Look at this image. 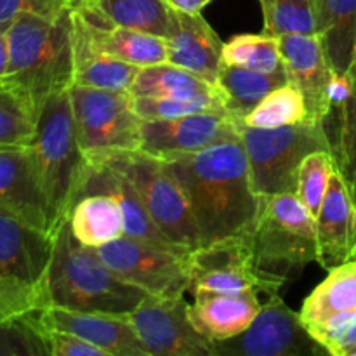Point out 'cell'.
Listing matches in <instances>:
<instances>
[{
  "instance_id": "6da1fadb",
  "label": "cell",
  "mask_w": 356,
  "mask_h": 356,
  "mask_svg": "<svg viewBox=\"0 0 356 356\" xmlns=\"http://www.w3.org/2000/svg\"><path fill=\"white\" fill-rule=\"evenodd\" d=\"M181 184L200 245L249 232L259 209L242 141L162 156Z\"/></svg>"
},
{
  "instance_id": "7a4b0ae2",
  "label": "cell",
  "mask_w": 356,
  "mask_h": 356,
  "mask_svg": "<svg viewBox=\"0 0 356 356\" xmlns=\"http://www.w3.org/2000/svg\"><path fill=\"white\" fill-rule=\"evenodd\" d=\"M44 287L47 306L115 315H131L152 296L115 273L96 250L76 242L68 218L54 233Z\"/></svg>"
},
{
  "instance_id": "3957f363",
  "label": "cell",
  "mask_w": 356,
  "mask_h": 356,
  "mask_svg": "<svg viewBox=\"0 0 356 356\" xmlns=\"http://www.w3.org/2000/svg\"><path fill=\"white\" fill-rule=\"evenodd\" d=\"M3 79L28 97L37 115L51 96L73 86L72 9L58 16L21 14L7 30Z\"/></svg>"
},
{
  "instance_id": "277c9868",
  "label": "cell",
  "mask_w": 356,
  "mask_h": 356,
  "mask_svg": "<svg viewBox=\"0 0 356 356\" xmlns=\"http://www.w3.org/2000/svg\"><path fill=\"white\" fill-rule=\"evenodd\" d=\"M30 149L56 233L70 216L89 172V160L79 143L68 90L54 94L42 104Z\"/></svg>"
},
{
  "instance_id": "5b68a950",
  "label": "cell",
  "mask_w": 356,
  "mask_h": 356,
  "mask_svg": "<svg viewBox=\"0 0 356 356\" xmlns=\"http://www.w3.org/2000/svg\"><path fill=\"white\" fill-rule=\"evenodd\" d=\"M249 236L257 273L277 291L318 261L316 219L296 195L259 197Z\"/></svg>"
},
{
  "instance_id": "8992f818",
  "label": "cell",
  "mask_w": 356,
  "mask_h": 356,
  "mask_svg": "<svg viewBox=\"0 0 356 356\" xmlns=\"http://www.w3.org/2000/svg\"><path fill=\"white\" fill-rule=\"evenodd\" d=\"M90 165L113 169L127 177L163 235L186 250L200 245V235L184 191L165 160L145 149H106L86 155Z\"/></svg>"
},
{
  "instance_id": "52a82bcc",
  "label": "cell",
  "mask_w": 356,
  "mask_h": 356,
  "mask_svg": "<svg viewBox=\"0 0 356 356\" xmlns=\"http://www.w3.org/2000/svg\"><path fill=\"white\" fill-rule=\"evenodd\" d=\"M240 139L249 160L250 179L257 197L296 195L302 160L313 152H330L323 122L259 129L240 122Z\"/></svg>"
},
{
  "instance_id": "ba28073f",
  "label": "cell",
  "mask_w": 356,
  "mask_h": 356,
  "mask_svg": "<svg viewBox=\"0 0 356 356\" xmlns=\"http://www.w3.org/2000/svg\"><path fill=\"white\" fill-rule=\"evenodd\" d=\"M76 136L83 153L141 148V118L132 108L131 92L70 87Z\"/></svg>"
},
{
  "instance_id": "9c48e42d",
  "label": "cell",
  "mask_w": 356,
  "mask_h": 356,
  "mask_svg": "<svg viewBox=\"0 0 356 356\" xmlns=\"http://www.w3.org/2000/svg\"><path fill=\"white\" fill-rule=\"evenodd\" d=\"M94 250L115 273L148 294L183 298L190 291L191 250L165 249L125 235Z\"/></svg>"
},
{
  "instance_id": "30bf717a",
  "label": "cell",
  "mask_w": 356,
  "mask_h": 356,
  "mask_svg": "<svg viewBox=\"0 0 356 356\" xmlns=\"http://www.w3.org/2000/svg\"><path fill=\"white\" fill-rule=\"evenodd\" d=\"M216 356H316L329 351L309 334L301 318L273 292L256 318L238 336L216 343Z\"/></svg>"
},
{
  "instance_id": "8fae6325",
  "label": "cell",
  "mask_w": 356,
  "mask_h": 356,
  "mask_svg": "<svg viewBox=\"0 0 356 356\" xmlns=\"http://www.w3.org/2000/svg\"><path fill=\"white\" fill-rule=\"evenodd\" d=\"M278 292L256 270L249 232L204 243L190 254V292Z\"/></svg>"
},
{
  "instance_id": "7c38bea8",
  "label": "cell",
  "mask_w": 356,
  "mask_h": 356,
  "mask_svg": "<svg viewBox=\"0 0 356 356\" xmlns=\"http://www.w3.org/2000/svg\"><path fill=\"white\" fill-rule=\"evenodd\" d=\"M129 318L148 356H216L214 343L191 323L183 298L148 296Z\"/></svg>"
},
{
  "instance_id": "4fadbf2b",
  "label": "cell",
  "mask_w": 356,
  "mask_h": 356,
  "mask_svg": "<svg viewBox=\"0 0 356 356\" xmlns=\"http://www.w3.org/2000/svg\"><path fill=\"white\" fill-rule=\"evenodd\" d=\"M240 122V118L225 111H204L172 120H143L141 149L167 156L242 141Z\"/></svg>"
},
{
  "instance_id": "5bb4252c",
  "label": "cell",
  "mask_w": 356,
  "mask_h": 356,
  "mask_svg": "<svg viewBox=\"0 0 356 356\" xmlns=\"http://www.w3.org/2000/svg\"><path fill=\"white\" fill-rule=\"evenodd\" d=\"M299 313L309 334L332 355L337 341L356 322V259L329 270Z\"/></svg>"
},
{
  "instance_id": "9a60e30c",
  "label": "cell",
  "mask_w": 356,
  "mask_h": 356,
  "mask_svg": "<svg viewBox=\"0 0 356 356\" xmlns=\"http://www.w3.org/2000/svg\"><path fill=\"white\" fill-rule=\"evenodd\" d=\"M0 211L54 235L30 146H0Z\"/></svg>"
},
{
  "instance_id": "2e32d148",
  "label": "cell",
  "mask_w": 356,
  "mask_h": 356,
  "mask_svg": "<svg viewBox=\"0 0 356 356\" xmlns=\"http://www.w3.org/2000/svg\"><path fill=\"white\" fill-rule=\"evenodd\" d=\"M278 42L289 82L305 97L309 120L323 122L332 110L329 87L336 72L322 38L318 35H285Z\"/></svg>"
},
{
  "instance_id": "e0dca14e",
  "label": "cell",
  "mask_w": 356,
  "mask_h": 356,
  "mask_svg": "<svg viewBox=\"0 0 356 356\" xmlns=\"http://www.w3.org/2000/svg\"><path fill=\"white\" fill-rule=\"evenodd\" d=\"M40 320L45 327L82 337L108 356H148L129 315L45 306L40 309Z\"/></svg>"
},
{
  "instance_id": "ac0fdd59",
  "label": "cell",
  "mask_w": 356,
  "mask_h": 356,
  "mask_svg": "<svg viewBox=\"0 0 356 356\" xmlns=\"http://www.w3.org/2000/svg\"><path fill=\"white\" fill-rule=\"evenodd\" d=\"M54 235L0 211V277L44 285Z\"/></svg>"
},
{
  "instance_id": "d6986e66",
  "label": "cell",
  "mask_w": 356,
  "mask_h": 356,
  "mask_svg": "<svg viewBox=\"0 0 356 356\" xmlns=\"http://www.w3.org/2000/svg\"><path fill=\"white\" fill-rule=\"evenodd\" d=\"M318 261L323 270H332L356 259V204L341 174L334 170L316 216Z\"/></svg>"
},
{
  "instance_id": "ffe728a7",
  "label": "cell",
  "mask_w": 356,
  "mask_h": 356,
  "mask_svg": "<svg viewBox=\"0 0 356 356\" xmlns=\"http://www.w3.org/2000/svg\"><path fill=\"white\" fill-rule=\"evenodd\" d=\"M167 61L218 86L222 65V45L202 13L188 14L172 9V23L165 35Z\"/></svg>"
},
{
  "instance_id": "44dd1931",
  "label": "cell",
  "mask_w": 356,
  "mask_h": 356,
  "mask_svg": "<svg viewBox=\"0 0 356 356\" xmlns=\"http://www.w3.org/2000/svg\"><path fill=\"white\" fill-rule=\"evenodd\" d=\"M190 305L195 329L212 343H221L247 329L261 308L259 292L198 291Z\"/></svg>"
},
{
  "instance_id": "7402d4cb",
  "label": "cell",
  "mask_w": 356,
  "mask_h": 356,
  "mask_svg": "<svg viewBox=\"0 0 356 356\" xmlns=\"http://www.w3.org/2000/svg\"><path fill=\"white\" fill-rule=\"evenodd\" d=\"M73 21V86L129 92L138 66L111 58L101 49L83 16L72 10Z\"/></svg>"
},
{
  "instance_id": "603a6c76",
  "label": "cell",
  "mask_w": 356,
  "mask_h": 356,
  "mask_svg": "<svg viewBox=\"0 0 356 356\" xmlns=\"http://www.w3.org/2000/svg\"><path fill=\"white\" fill-rule=\"evenodd\" d=\"M86 193H104L115 198V202L120 207L122 216H124L125 236L148 242L152 245L165 247V249L186 250L183 247H177L176 243H172L163 235L162 229L156 226V222L149 216L148 209H146L145 202L141 200L136 188L129 183L127 177H124L117 170L89 163V172L83 181L79 198Z\"/></svg>"
},
{
  "instance_id": "cb8c5ba5",
  "label": "cell",
  "mask_w": 356,
  "mask_h": 356,
  "mask_svg": "<svg viewBox=\"0 0 356 356\" xmlns=\"http://www.w3.org/2000/svg\"><path fill=\"white\" fill-rule=\"evenodd\" d=\"M76 13L82 14L97 44L111 58L138 68L167 61L165 38L134 28L117 26L94 7H86Z\"/></svg>"
},
{
  "instance_id": "d4e9b609",
  "label": "cell",
  "mask_w": 356,
  "mask_h": 356,
  "mask_svg": "<svg viewBox=\"0 0 356 356\" xmlns=\"http://www.w3.org/2000/svg\"><path fill=\"white\" fill-rule=\"evenodd\" d=\"M129 92L132 96L219 101L226 108L225 96L218 86L169 61L139 68Z\"/></svg>"
},
{
  "instance_id": "484cf974",
  "label": "cell",
  "mask_w": 356,
  "mask_h": 356,
  "mask_svg": "<svg viewBox=\"0 0 356 356\" xmlns=\"http://www.w3.org/2000/svg\"><path fill=\"white\" fill-rule=\"evenodd\" d=\"M318 37L336 73H350L356 59V0H316Z\"/></svg>"
},
{
  "instance_id": "4316f807",
  "label": "cell",
  "mask_w": 356,
  "mask_h": 356,
  "mask_svg": "<svg viewBox=\"0 0 356 356\" xmlns=\"http://www.w3.org/2000/svg\"><path fill=\"white\" fill-rule=\"evenodd\" d=\"M70 228L76 242L97 249L125 235L120 207L104 193H86L75 202L68 216Z\"/></svg>"
},
{
  "instance_id": "83f0119b",
  "label": "cell",
  "mask_w": 356,
  "mask_h": 356,
  "mask_svg": "<svg viewBox=\"0 0 356 356\" xmlns=\"http://www.w3.org/2000/svg\"><path fill=\"white\" fill-rule=\"evenodd\" d=\"M287 82L289 76L285 65L284 68L273 73H263L226 65L222 61L221 70H219L218 87L225 96L226 111L235 118L243 120L263 101L264 96Z\"/></svg>"
},
{
  "instance_id": "f1b7e54d",
  "label": "cell",
  "mask_w": 356,
  "mask_h": 356,
  "mask_svg": "<svg viewBox=\"0 0 356 356\" xmlns=\"http://www.w3.org/2000/svg\"><path fill=\"white\" fill-rule=\"evenodd\" d=\"M350 73L353 76V90L344 103L330 110L329 117L323 120V127L329 136L336 170L356 204V65Z\"/></svg>"
},
{
  "instance_id": "f546056e",
  "label": "cell",
  "mask_w": 356,
  "mask_h": 356,
  "mask_svg": "<svg viewBox=\"0 0 356 356\" xmlns=\"http://www.w3.org/2000/svg\"><path fill=\"white\" fill-rule=\"evenodd\" d=\"M90 7L117 26L134 28L162 38L172 23V9L163 0H97Z\"/></svg>"
},
{
  "instance_id": "4dcf8cb0",
  "label": "cell",
  "mask_w": 356,
  "mask_h": 356,
  "mask_svg": "<svg viewBox=\"0 0 356 356\" xmlns=\"http://www.w3.org/2000/svg\"><path fill=\"white\" fill-rule=\"evenodd\" d=\"M222 61L254 72L273 73L284 68L280 42L268 33H240L222 45Z\"/></svg>"
},
{
  "instance_id": "1f68e13d",
  "label": "cell",
  "mask_w": 356,
  "mask_h": 356,
  "mask_svg": "<svg viewBox=\"0 0 356 356\" xmlns=\"http://www.w3.org/2000/svg\"><path fill=\"white\" fill-rule=\"evenodd\" d=\"M37 111L28 97L0 79V146H30L37 127Z\"/></svg>"
},
{
  "instance_id": "d6a6232c",
  "label": "cell",
  "mask_w": 356,
  "mask_h": 356,
  "mask_svg": "<svg viewBox=\"0 0 356 356\" xmlns=\"http://www.w3.org/2000/svg\"><path fill=\"white\" fill-rule=\"evenodd\" d=\"M306 120H309V115L305 97L294 83L287 82L264 96L263 101L243 118V124L250 127L275 129Z\"/></svg>"
},
{
  "instance_id": "836d02e7",
  "label": "cell",
  "mask_w": 356,
  "mask_h": 356,
  "mask_svg": "<svg viewBox=\"0 0 356 356\" xmlns=\"http://www.w3.org/2000/svg\"><path fill=\"white\" fill-rule=\"evenodd\" d=\"M264 17V33L318 35L316 0H259Z\"/></svg>"
},
{
  "instance_id": "e575fe53",
  "label": "cell",
  "mask_w": 356,
  "mask_h": 356,
  "mask_svg": "<svg viewBox=\"0 0 356 356\" xmlns=\"http://www.w3.org/2000/svg\"><path fill=\"white\" fill-rule=\"evenodd\" d=\"M40 309H28L0 322V356H49Z\"/></svg>"
},
{
  "instance_id": "d590c367",
  "label": "cell",
  "mask_w": 356,
  "mask_h": 356,
  "mask_svg": "<svg viewBox=\"0 0 356 356\" xmlns=\"http://www.w3.org/2000/svg\"><path fill=\"white\" fill-rule=\"evenodd\" d=\"M334 170H336V163L330 152L309 153L299 167L296 197L308 207L315 219L322 209Z\"/></svg>"
},
{
  "instance_id": "8d00e7d4",
  "label": "cell",
  "mask_w": 356,
  "mask_h": 356,
  "mask_svg": "<svg viewBox=\"0 0 356 356\" xmlns=\"http://www.w3.org/2000/svg\"><path fill=\"white\" fill-rule=\"evenodd\" d=\"M132 96V94H131ZM132 108L141 120H172L204 111H225V104L209 99H181V97L132 96Z\"/></svg>"
},
{
  "instance_id": "74e56055",
  "label": "cell",
  "mask_w": 356,
  "mask_h": 356,
  "mask_svg": "<svg viewBox=\"0 0 356 356\" xmlns=\"http://www.w3.org/2000/svg\"><path fill=\"white\" fill-rule=\"evenodd\" d=\"M44 285H31L16 278L0 277V322L35 308H45Z\"/></svg>"
},
{
  "instance_id": "f35d334b",
  "label": "cell",
  "mask_w": 356,
  "mask_h": 356,
  "mask_svg": "<svg viewBox=\"0 0 356 356\" xmlns=\"http://www.w3.org/2000/svg\"><path fill=\"white\" fill-rule=\"evenodd\" d=\"M66 9L68 0H0V26H9L21 14L58 16Z\"/></svg>"
},
{
  "instance_id": "ab89813d",
  "label": "cell",
  "mask_w": 356,
  "mask_h": 356,
  "mask_svg": "<svg viewBox=\"0 0 356 356\" xmlns=\"http://www.w3.org/2000/svg\"><path fill=\"white\" fill-rule=\"evenodd\" d=\"M44 334L45 341H47L49 356H108L101 348L87 343L86 339L72 332L44 325Z\"/></svg>"
},
{
  "instance_id": "60d3db41",
  "label": "cell",
  "mask_w": 356,
  "mask_h": 356,
  "mask_svg": "<svg viewBox=\"0 0 356 356\" xmlns=\"http://www.w3.org/2000/svg\"><path fill=\"white\" fill-rule=\"evenodd\" d=\"M170 9L179 10V13L198 14L204 7H207L212 0H163Z\"/></svg>"
},
{
  "instance_id": "b9f144b4",
  "label": "cell",
  "mask_w": 356,
  "mask_h": 356,
  "mask_svg": "<svg viewBox=\"0 0 356 356\" xmlns=\"http://www.w3.org/2000/svg\"><path fill=\"white\" fill-rule=\"evenodd\" d=\"M7 30L9 26H0V79L6 76L9 63V47H7Z\"/></svg>"
},
{
  "instance_id": "7bdbcfd3",
  "label": "cell",
  "mask_w": 356,
  "mask_h": 356,
  "mask_svg": "<svg viewBox=\"0 0 356 356\" xmlns=\"http://www.w3.org/2000/svg\"><path fill=\"white\" fill-rule=\"evenodd\" d=\"M68 2H70V9L80 10V9H86V7L94 6L97 0H68Z\"/></svg>"
},
{
  "instance_id": "ee69618b",
  "label": "cell",
  "mask_w": 356,
  "mask_h": 356,
  "mask_svg": "<svg viewBox=\"0 0 356 356\" xmlns=\"http://www.w3.org/2000/svg\"><path fill=\"white\" fill-rule=\"evenodd\" d=\"M351 356H356V348L353 350V353H351Z\"/></svg>"
},
{
  "instance_id": "f6af8a7d",
  "label": "cell",
  "mask_w": 356,
  "mask_h": 356,
  "mask_svg": "<svg viewBox=\"0 0 356 356\" xmlns=\"http://www.w3.org/2000/svg\"><path fill=\"white\" fill-rule=\"evenodd\" d=\"M355 65H356V59H355ZM355 65H353V66H355Z\"/></svg>"
}]
</instances>
